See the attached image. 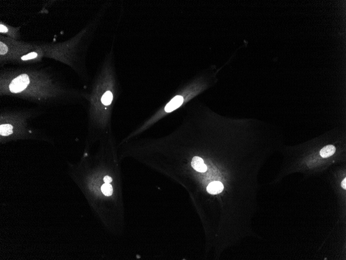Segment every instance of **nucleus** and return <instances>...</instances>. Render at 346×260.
Segmentation results:
<instances>
[{
    "label": "nucleus",
    "mask_w": 346,
    "mask_h": 260,
    "mask_svg": "<svg viewBox=\"0 0 346 260\" xmlns=\"http://www.w3.org/2000/svg\"><path fill=\"white\" fill-rule=\"evenodd\" d=\"M29 82V76L26 74H22L12 81L9 85V89L13 93L21 92L27 87Z\"/></svg>",
    "instance_id": "obj_1"
},
{
    "label": "nucleus",
    "mask_w": 346,
    "mask_h": 260,
    "mask_svg": "<svg viewBox=\"0 0 346 260\" xmlns=\"http://www.w3.org/2000/svg\"><path fill=\"white\" fill-rule=\"evenodd\" d=\"M191 166L196 171L200 173H204L207 169V167L204 164L203 159L198 156L193 157L191 162Z\"/></svg>",
    "instance_id": "obj_2"
},
{
    "label": "nucleus",
    "mask_w": 346,
    "mask_h": 260,
    "mask_svg": "<svg viewBox=\"0 0 346 260\" xmlns=\"http://www.w3.org/2000/svg\"><path fill=\"white\" fill-rule=\"evenodd\" d=\"M184 101L183 97L181 96H177L174 98L166 106L165 111L166 112H171L177 109L182 104Z\"/></svg>",
    "instance_id": "obj_3"
},
{
    "label": "nucleus",
    "mask_w": 346,
    "mask_h": 260,
    "mask_svg": "<svg viewBox=\"0 0 346 260\" xmlns=\"http://www.w3.org/2000/svg\"><path fill=\"white\" fill-rule=\"evenodd\" d=\"M223 189L222 183L219 181H214L209 183L207 187V191L211 194L215 195L221 193Z\"/></svg>",
    "instance_id": "obj_4"
},
{
    "label": "nucleus",
    "mask_w": 346,
    "mask_h": 260,
    "mask_svg": "<svg viewBox=\"0 0 346 260\" xmlns=\"http://www.w3.org/2000/svg\"><path fill=\"white\" fill-rule=\"evenodd\" d=\"M336 148L334 145H328L321 149L320 152L321 156L323 158H328L332 156L335 153Z\"/></svg>",
    "instance_id": "obj_5"
},
{
    "label": "nucleus",
    "mask_w": 346,
    "mask_h": 260,
    "mask_svg": "<svg viewBox=\"0 0 346 260\" xmlns=\"http://www.w3.org/2000/svg\"><path fill=\"white\" fill-rule=\"evenodd\" d=\"M13 133V126L9 124H3L0 127V134L3 136H7Z\"/></svg>",
    "instance_id": "obj_6"
},
{
    "label": "nucleus",
    "mask_w": 346,
    "mask_h": 260,
    "mask_svg": "<svg viewBox=\"0 0 346 260\" xmlns=\"http://www.w3.org/2000/svg\"><path fill=\"white\" fill-rule=\"evenodd\" d=\"M113 94L110 91H108L106 92L103 96L102 98V103L105 106H109L112 102L113 100Z\"/></svg>",
    "instance_id": "obj_7"
},
{
    "label": "nucleus",
    "mask_w": 346,
    "mask_h": 260,
    "mask_svg": "<svg viewBox=\"0 0 346 260\" xmlns=\"http://www.w3.org/2000/svg\"><path fill=\"white\" fill-rule=\"evenodd\" d=\"M101 191L105 196H109L113 194V187L109 183H105L101 187Z\"/></svg>",
    "instance_id": "obj_8"
},
{
    "label": "nucleus",
    "mask_w": 346,
    "mask_h": 260,
    "mask_svg": "<svg viewBox=\"0 0 346 260\" xmlns=\"http://www.w3.org/2000/svg\"><path fill=\"white\" fill-rule=\"evenodd\" d=\"M37 57H38V54L35 53V52H33V53H29L28 54L23 56L21 57V59L23 60H27L34 59V58H35Z\"/></svg>",
    "instance_id": "obj_9"
},
{
    "label": "nucleus",
    "mask_w": 346,
    "mask_h": 260,
    "mask_svg": "<svg viewBox=\"0 0 346 260\" xmlns=\"http://www.w3.org/2000/svg\"><path fill=\"white\" fill-rule=\"evenodd\" d=\"M8 47L3 43L1 42L0 44V54L4 55L8 52Z\"/></svg>",
    "instance_id": "obj_10"
},
{
    "label": "nucleus",
    "mask_w": 346,
    "mask_h": 260,
    "mask_svg": "<svg viewBox=\"0 0 346 260\" xmlns=\"http://www.w3.org/2000/svg\"><path fill=\"white\" fill-rule=\"evenodd\" d=\"M8 29H7V28H6L5 26H4V25H2V24H1V25H0V32H1V33H6V32H8Z\"/></svg>",
    "instance_id": "obj_11"
},
{
    "label": "nucleus",
    "mask_w": 346,
    "mask_h": 260,
    "mask_svg": "<svg viewBox=\"0 0 346 260\" xmlns=\"http://www.w3.org/2000/svg\"><path fill=\"white\" fill-rule=\"evenodd\" d=\"M112 178L109 176H105L104 178V181L105 183H110L112 182Z\"/></svg>",
    "instance_id": "obj_12"
},
{
    "label": "nucleus",
    "mask_w": 346,
    "mask_h": 260,
    "mask_svg": "<svg viewBox=\"0 0 346 260\" xmlns=\"http://www.w3.org/2000/svg\"><path fill=\"white\" fill-rule=\"evenodd\" d=\"M342 188H343V189H346V178L344 179L343 180V181L342 182Z\"/></svg>",
    "instance_id": "obj_13"
}]
</instances>
